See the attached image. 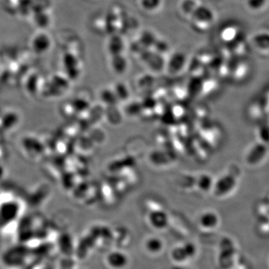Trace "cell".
Here are the masks:
<instances>
[{"instance_id": "6da1fadb", "label": "cell", "mask_w": 269, "mask_h": 269, "mask_svg": "<svg viewBox=\"0 0 269 269\" xmlns=\"http://www.w3.org/2000/svg\"><path fill=\"white\" fill-rule=\"evenodd\" d=\"M31 253L30 247H29L27 244L19 243V244L9 247L3 253L2 262H3V265L8 268H20L25 265Z\"/></svg>"}, {"instance_id": "7a4b0ae2", "label": "cell", "mask_w": 269, "mask_h": 269, "mask_svg": "<svg viewBox=\"0 0 269 269\" xmlns=\"http://www.w3.org/2000/svg\"><path fill=\"white\" fill-rule=\"evenodd\" d=\"M197 246L192 241H185L177 244L171 249L170 256L174 264L185 265L197 256Z\"/></svg>"}, {"instance_id": "3957f363", "label": "cell", "mask_w": 269, "mask_h": 269, "mask_svg": "<svg viewBox=\"0 0 269 269\" xmlns=\"http://www.w3.org/2000/svg\"><path fill=\"white\" fill-rule=\"evenodd\" d=\"M104 262L109 269H127L131 259L127 252L115 249L106 253Z\"/></svg>"}, {"instance_id": "277c9868", "label": "cell", "mask_w": 269, "mask_h": 269, "mask_svg": "<svg viewBox=\"0 0 269 269\" xmlns=\"http://www.w3.org/2000/svg\"><path fill=\"white\" fill-rule=\"evenodd\" d=\"M221 223L219 215L212 209L202 211L197 216V226L204 232H211L219 226Z\"/></svg>"}, {"instance_id": "5b68a950", "label": "cell", "mask_w": 269, "mask_h": 269, "mask_svg": "<svg viewBox=\"0 0 269 269\" xmlns=\"http://www.w3.org/2000/svg\"><path fill=\"white\" fill-rule=\"evenodd\" d=\"M143 250L150 256H159L165 249L163 238L158 235H149L143 240Z\"/></svg>"}, {"instance_id": "8992f818", "label": "cell", "mask_w": 269, "mask_h": 269, "mask_svg": "<svg viewBox=\"0 0 269 269\" xmlns=\"http://www.w3.org/2000/svg\"><path fill=\"white\" fill-rule=\"evenodd\" d=\"M147 224L152 229L157 232L165 230L170 223V217L163 210H155L149 212L147 217Z\"/></svg>"}, {"instance_id": "52a82bcc", "label": "cell", "mask_w": 269, "mask_h": 269, "mask_svg": "<svg viewBox=\"0 0 269 269\" xmlns=\"http://www.w3.org/2000/svg\"><path fill=\"white\" fill-rule=\"evenodd\" d=\"M51 47L52 39L47 33H38L32 39L31 47L36 54H45Z\"/></svg>"}, {"instance_id": "ba28073f", "label": "cell", "mask_w": 269, "mask_h": 269, "mask_svg": "<svg viewBox=\"0 0 269 269\" xmlns=\"http://www.w3.org/2000/svg\"><path fill=\"white\" fill-rule=\"evenodd\" d=\"M255 37L257 38L259 40L263 42H253L255 49L260 53H269V33H256Z\"/></svg>"}, {"instance_id": "9c48e42d", "label": "cell", "mask_w": 269, "mask_h": 269, "mask_svg": "<svg viewBox=\"0 0 269 269\" xmlns=\"http://www.w3.org/2000/svg\"><path fill=\"white\" fill-rule=\"evenodd\" d=\"M34 20L36 25L40 28H46V27H48L49 24H50V18H49L48 15L45 13H42V17H41V15H36Z\"/></svg>"}]
</instances>
